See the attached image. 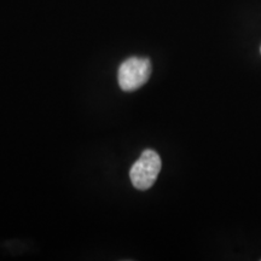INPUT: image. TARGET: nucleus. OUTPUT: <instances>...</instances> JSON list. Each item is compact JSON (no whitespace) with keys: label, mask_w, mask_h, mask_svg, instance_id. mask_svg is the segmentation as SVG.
<instances>
[{"label":"nucleus","mask_w":261,"mask_h":261,"mask_svg":"<svg viewBox=\"0 0 261 261\" xmlns=\"http://www.w3.org/2000/svg\"><path fill=\"white\" fill-rule=\"evenodd\" d=\"M161 167V158L158 152L151 149L145 150L129 169L133 187L138 190H148L155 184Z\"/></svg>","instance_id":"nucleus-2"},{"label":"nucleus","mask_w":261,"mask_h":261,"mask_svg":"<svg viewBox=\"0 0 261 261\" xmlns=\"http://www.w3.org/2000/svg\"><path fill=\"white\" fill-rule=\"evenodd\" d=\"M151 70V62L149 58L130 57L123 61L117 70V81L120 89L126 92L138 90L148 83Z\"/></svg>","instance_id":"nucleus-1"}]
</instances>
